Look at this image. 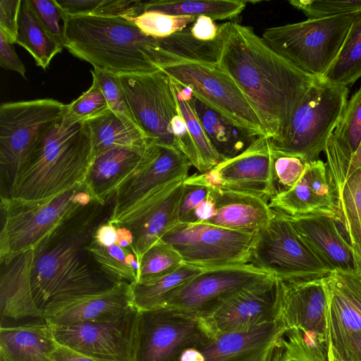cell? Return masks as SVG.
<instances>
[{
	"label": "cell",
	"mask_w": 361,
	"mask_h": 361,
	"mask_svg": "<svg viewBox=\"0 0 361 361\" xmlns=\"http://www.w3.org/2000/svg\"><path fill=\"white\" fill-rule=\"evenodd\" d=\"M268 224L256 233L249 264L277 280L322 279L331 272L298 234L287 215L273 209Z\"/></svg>",
	"instance_id": "10"
},
{
	"label": "cell",
	"mask_w": 361,
	"mask_h": 361,
	"mask_svg": "<svg viewBox=\"0 0 361 361\" xmlns=\"http://www.w3.org/2000/svg\"><path fill=\"white\" fill-rule=\"evenodd\" d=\"M215 205L214 216L206 224L233 231L257 233L266 226L274 211L267 201L240 192L210 188Z\"/></svg>",
	"instance_id": "25"
},
{
	"label": "cell",
	"mask_w": 361,
	"mask_h": 361,
	"mask_svg": "<svg viewBox=\"0 0 361 361\" xmlns=\"http://www.w3.org/2000/svg\"><path fill=\"white\" fill-rule=\"evenodd\" d=\"M157 39L160 48L172 56L185 60L217 63L221 42L219 32L216 38L210 42L197 39L187 28L167 37Z\"/></svg>",
	"instance_id": "37"
},
{
	"label": "cell",
	"mask_w": 361,
	"mask_h": 361,
	"mask_svg": "<svg viewBox=\"0 0 361 361\" xmlns=\"http://www.w3.org/2000/svg\"><path fill=\"white\" fill-rule=\"evenodd\" d=\"M57 347L45 320L42 323L1 326L0 361H54Z\"/></svg>",
	"instance_id": "28"
},
{
	"label": "cell",
	"mask_w": 361,
	"mask_h": 361,
	"mask_svg": "<svg viewBox=\"0 0 361 361\" xmlns=\"http://www.w3.org/2000/svg\"><path fill=\"white\" fill-rule=\"evenodd\" d=\"M215 214V205L211 194L194 210L190 223H205Z\"/></svg>",
	"instance_id": "59"
},
{
	"label": "cell",
	"mask_w": 361,
	"mask_h": 361,
	"mask_svg": "<svg viewBox=\"0 0 361 361\" xmlns=\"http://www.w3.org/2000/svg\"><path fill=\"white\" fill-rule=\"evenodd\" d=\"M279 302L280 282L271 277L239 293L204 320L216 333L247 331L278 321Z\"/></svg>",
	"instance_id": "21"
},
{
	"label": "cell",
	"mask_w": 361,
	"mask_h": 361,
	"mask_svg": "<svg viewBox=\"0 0 361 361\" xmlns=\"http://www.w3.org/2000/svg\"><path fill=\"white\" fill-rule=\"evenodd\" d=\"M171 81L178 111L187 125L199 153L202 166L200 173H204L223 160L210 143L193 109L191 102L192 91L171 80Z\"/></svg>",
	"instance_id": "36"
},
{
	"label": "cell",
	"mask_w": 361,
	"mask_h": 361,
	"mask_svg": "<svg viewBox=\"0 0 361 361\" xmlns=\"http://www.w3.org/2000/svg\"><path fill=\"white\" fill-rule=\"evenodd\" d=\"M109 109L104 94L92 82L91 87L66 105L64 116L75 122H86Z\"/></svg>",
	"instance_id": "43"
},
{
	"label": "cell",
	"mask_w": 361,
	"mask_h": 361,
	"mask_svg": "<svg viewBox=\"0 0 361 361\" xmlns=\"http://www.w3.org/2000/svg\"><path fill=\"white\" fill-rule=\"evenodd\" d=\"M204 269L183 264L166 275L130 283L133 306L139 311L166 307L171 295Z\"/></svg>",
	"instance_id": "30"
},
{
	"label": "cell",
	"mask_w": 361,
	"mask_h": 361,
	"mask_svg": "<svg viewBox=\"0 0 361 361\" xmlns=\"http://www.w3.org/2000/svg\"><path fill=\"white\" fill-rule=\"evenodd\" d=\"M209 329L204 319L174 307L139 311L133 361H171Z\"/></svg>",
	"instance_id": "16"
},
{
	"label": "cell",
	"mask_w": 361,
	"mask_h": 361,
	"mask_svg": "<svg viewBox=\"0 0 361 361\" xmlns=\"http://www.w3.org/2000/svg\"><path fill=\"white\" fill-rule=\"evenodd\" d=\"M130 283L122 281L103 293L82 298L45 319L49 325L116 320L133 310Z\"/></svg>",
	"instance_id": "27"
},
{
	"label": "cell",
	"mask_w": 361,
	"mask_h": 361,
	"mask_svg": "<svg viewBox=\"0 0 361 361\" xmlns=\"http://www.w3.org/2000/svg\"><path fill=\"white\" fill-rule=\"evenodd\" d=\"M268 204L271 209L290 216L327 213L338 218L326 164L319 159L308 162L296 185L273 196Z\"/></svg>",
	"instance_id": "23"
},
{
	"label": "cell",
	"mask_w": 361,
	"mask_h": 361,
	"mask_svg": "<svg viewBox=\"0 0 361 361\" xmlns=\"http://www.w3.org/2000/svg\"><path fill=\"white\" fill-rule=\"evenodd\" d=\"M37 18L49 35L64 47L66 16L55 0H28Z\"/></svg>",
	"instance_id": "46"
},
{
	"label": "cell",
	"mask_w": 361,
	"mask_h": 361,
	"mask_svg": "<svg viewBox=\"0 0 361 361\" xmlns=\"http://www.w3.org/2000/svg\"><path fill=\"white\" fill-rule=\"evenodd\" d=\"M184 264L180 254L170 245L159 240L142 255L135 282L149 281L178 269Z\"/></svg>",
	"instance_id": "39"
},
{
	"label": "cell",
	"mask_w": 361,
	"mask_h": 361,
	"mask_svg": "<svg viewBox=\"0 0 361 361\" xmlns=\"http://www.w3.org/2000/svg\"><path fill=\"white\" fill-rule=\"evenodd\" d=\"M273 161L270 138L261 135L240 154L204 173L188 176L185 182L248 193L269 202L275 195Z\"/></svg>",
	"instance_id": "17"
},
{
	"label": "cell",
	"mask_w": 361,
	"mask_h": 361,
	"mask_svg": "<svg viewBox=\"0 0 361 361\" xmlns=\"http://www.w3.org/2000/svg\"><path fill=\"white\" fill-rule=\"evenodd\" d=\"M93 158L87 122H75L63 115L31 154L8 198L44 200L82 184Z\"/></svg>",
	"instance_id": "4"
},
{
	"label": "cell",
	"mask_w": 361,
	"mask_h": 361,
	"mask_svg": "<svg viewBox=\"0 0 361 361\" xmlns=\"http://www.w3.org/2000/svg\"><path fill=\"white\" fill-rule=\"evenodd\" d=\"M171 126L176 147L188 157L192 166H195L201 173L202 166L198 151L187 125L179 111L173 118Z\"/></svg>",
	"instance_id": "49"
},
{
	"label": "cell",
	"mask_w": 361,
	"mask_h": 361,
	"mask_svg": "<svg viewBox=\"0 0 361 361\" xmlns=\"http://www.w3.org/2000/svg\"><path fill=\"white\" fill-rule=\"evenodd\" d=\"M65 37L71 54L116 75L156 72L167 57L157 38L123 18L66 16Z\"/></svg>",
	"instance_id": "3"
},
{
	"label": "cell",
	"mask_w": 361,
	"mask_h": 361,
	"mask_svg": "<svg viewBox=\"0 0 361 361\" xmlns=\"http://www.w3.org/2000/svg\"><path fill=\"white\" fill-rule=\"evenodd\" d=\"M267 361H312L299 345L281 331L269 348Z\"/></svg>",
	"instance_id": "50"
},
{
	"label": "cell",
	"mask_w": 361,
	"mask_h": 361,
	"mask_svg": "<svg viewBox=\"0 0 361 361\" xmlns=\"http://www.w3.org/2000/svg\"><path fill=\"white\" fill-rule=\"evenodd\" d=\"M66 110V104L54 99L1 104V197H9L14 183L31 154Z\"/></svg>",
	"instance_id": "6"
},
{
	"label": "cell",
	"mask_w": 361,
	"mask_h": 361,
	"mask_svg": "<svg viewBox=\"0 0 361 361\" xmlns=\"http://www.w3.org/2000/svg\"><path fill=\"white\" fill-rule=\"evenodd\" d=\"M328 277L361 314V276L336 271Z\"/></svg>",
	"instance_id": "52"
},
{
	"label": "cell",
	"mask_w": 361,
	"mask_h": 361,
	"mask_svg": "<svg viewBox=\"0 0 361 361\" xmlns=\"http://www.w3.org/2000/svg\"><path fill=\"white\" fill-rule=\"evenodd\" d=\"M195 18L171 16L157 11H145L131 22L145 35L155 38L167 37L186 28Z\"/></svg>",
	"instance_id": "42"
},
{
	"label": "cell",
	"mask_w": 361,
	"mask_h": 361,
	"mask_svg": "<svg viewBox=\"0 0 361 361\" xmlns=\"http://www.w3.org/2000/svg\"><path fill=\"white\" fill-rule=\"evenodd\" d=\"M191 102L210 143L223 161L242 153L257 137L204 104L192 92Z\"/></svg>",
	"instance_id": "29"
},
{
	"label": "cell",
	"mask_w": 361,
	"mask_h": 361,
	"mask_svg": "<svg viewBox=\"0 0 361 361\" xmlns=\"http://www.w3.org/2000/svg\"><path fill=\"white\" fill-rule=\"evenodd\" d=\"M272 153L273 184L276 195L289 190L296 185L308 162L298 157Z\"/></svg>",
	"instance_id": "45"
},
{
	"label": "cell",
	"mask_w": 361,
	"mask_h": 361,
	"mask_svg": "<svg viewBox=\"0 0 361 361\" xmlns=\"http://www.w3.org/2000/svg\"><path fill=\"white\" fill-rule=\"evenodd\" d=\"M360 77L361 11L357 13L337 56L320 80L330 85L347 87Z\"/></svg>",
	"instance_id": "34"
},
{
	"label": "cell",
	"mask_w": 361,
	"mask_h": 361,
	"mask_svg": "<svg viewBox=\"0 0 361 361\" xmlns=\"http://www.w3.org/2000/svg\"><path fill=\"white\" fill-rule=\"evenodd\" d=\"M159 68L172 81L189 88L197 98L233 123L257 137L266 135L240 89L217 63L185 60L169 54V61Z\"/></svg>",
	"instance_id": "9"
},
{
	"label": "cell",
	"mask_w": 361,
	"mask_h": 361,
	"mask_svg": "<svg viewBox=\"0 0 361 361\" xmlns=\"http://www.w3.org/2000/svg\"><path fill=\"white\" fill-rule=\"evenodd\" d=\"M333 188L342 231L361 256V166Z\"/></svg>",
	"instance_id": "32"
},
{
	"label": "cell",
	"mask_w": 361,
	"mask_h": 361,
	"mask_svg": "<svg viewBox=\"0 0 361 361\" xmlns=\"http://www.w3.org/2000/svg\"><path fill=\"white\" fill-rule=\"evenodd\" d=\"M332 135L346 159L358 149L361 143V87L347 102Z\"/></svg>",
	"instance_id": "38"
},
{
	"label": "cell",
	"mask_w": 361,
	"mask_h": 361,
	"mask_svg": "<svg viewBox=\"0 0 361 361\" xmlns=\"http://www.w3.org/2000/svg\"><path fill=\"white\" fill-rule=\"evenodd\" d=\"M16 43L25 49L35 59L36 65L44 71L63 48L42 27L28 0L22 1Z\"/></svg>",
	"instance_id": "33"
},
{
	"label": "cell",
	"mask_w": 361,
	"mask_h": 361,
	"mask_svg": "<svg viewBox=\"0 0 361 361\" xmlns=\"http://www.w3.org/2000/svg\"><path fill=\"white\" fill-rule=\"evenodd\" d=\"M245 1H149L145 11H157L171 16H186L195 18L205 16L213 20L233 19L245 9Z\"/></svg>",
	"instance_id": "35"
},
{
	"label": "cell",
	"mask_w": 361,
	"mask_h": 361,
	"mask_svg": "<svg viewBox=\"0 0 361 361\" xmlns=\"http://www.w3.org/2000/svg\"><path fill=\"white\" fill-rule=\"evenodd\" d=\"M86 122L94 156L116 147H144L149 140L138 128L127 125L110 109Z\"/></svg>",
	"instance_id": "31"
},
{
	"label": "cell",
	"mask_w": 361,
	"mask_h": 361,
	"mask_svg": "<svg viewBox=\"0 0 361 361\" xmlns=\"http://www.w3.org/2000/svg\"><path fill=\"white\" fill-rule=\"evenodd\" d=\"M190 30L197 39L210 42L216 38L219 25H216L210 18L200 16L195 19Z\"/></svg>",
	"instance_id": "57"
},
{
	"label": "cell",
	"mask_w": 361,
	"mask_h": 361,
	"mask_svg": "<svg viewBox=\"0 0 361 361\" xmlns=\"http://www.w3.org/2000/svg\"><path fill=\"white\" fill-rule=\"evenodd\" d=\"M21 0H0V33L15 44L18 30Z\"/></svg>",
	"instance_id": "53"
},
{
	"label": "cell",
	"mask_w": 361,
	"mask_h": 361,
	"mask_svg": "<svg viewBox=\"0 0 361 361\" xmlns=\"http://www.w3.org/2000/svg\"><path fill=\"white\" fill-rule=\"evenodd\" d=\"M326 166L332 186L341 183L355 169L361 166V143L357 152L346 159L341 154L331 134L324 149Z\"/></svg>",
	"instance_id": "47"
},
{
	"label": "cell",
	"mask_w": 361,
	"mask_h": 361,
	"mask_svg": "<svg viewBox=\"0 0 361 361\" xmlns=\"http://www.w3.org/2000/svg\"><path fill=\"white\" fill-rule=\"evenodd\" d=\"M357 13L269 27L262 37L299 70L320 79L337 56Z\"/></svg>",
	"instance_id": "8"
},
{
	"label": "cell",
	"mask_w": 361,
	"mask_h": 361,
	"mask_svg": "<svg viewBox=\"0 0 361 361\" xmlns=\"http://www.w3.org/2000/svg\"><path fill=\"white\" fill-rule=\"evenodd\" d=\"M283 330L279 320L243 332L209 329L181 348L171 361H267L270 347Z\"/></svg>",
	"instance_id": "19"
},
{
	"label": "cell",
	"mask_w": 361,
	"mask_h": 361,
	"mask_svg": "<svg viewBox=\"0 0 361 361\" xmlns=\"http://www.w3.org/2000/svg\"><path fill=\"white\" fill-rule=\"evenodd\" d=\"M210 188L184 181L179 204V222L190 223L194 210L209 196Z\"/></svg>",
	"instance_id": "51"
},
{
	"label": "cell",
	"mask_w": 361,
	"mask_h": 361,
	"mask_svg": "<svg viewBox=\"0 0 361 361\" xmlns=\"http://www.w3.org/2000/svg\"><path fill=\"white\" fill-rule=\"evenodd\" d=\"M279 282L278 320L284 330L308 351L328 350L329 293L324 279Z\"/></svg>",
	"instance_id": "12"
},
{
	"label": "cell",
	"mask_w": 361,
	"mask_h": 361,
	"mask_svg": "<svg viewBox=\"0 0 361 361\" xmlns=\"http://www.w3.org/2000/svg\"><path fill=\"white\" fill-rule=\"evenodd\" d=\"M347 87L317 79L295 109L280 140H271L274 153L295 156L307 162L319 159L348 102Z\"/></svg>",
	"instance_id": "7"
},
{
	"label": "cell",
	"mask_w": 361,
	"mask_h": 361,
	"mask_svg": "<svg viewBox=\"0 0 361 361\" xmlns=\"http://www.w3.org/2000/svg\"><path fill=\"white\" fill-rule=\"evenodd\" d=\"M118 78L141 132L157 145L176 148L171 121L178 110L170 78L161 70Z\"/></svg>",
	"instance_id": "14"
},
{
	"label": "cell",
	"mask_w": 361,
	"mask_h": 361,
	"mask_svg": "<svg viewBox=\"0 0 361 361\" xmlns=\"http://www.w3.org/2000/svg\"><path fill=\"white\" fill-rule=\"evenodd\" d=\"M329 361H346L343 360L339 355L336 353V352L334 350V348L329 345Z\"/></svg>",
	"instance_id": "62"
},
{
	"label": "cell",
	"mask_w": 361,
	"mask_h": 361,
	"mask_svg": "<svg viewBox=\"0 0 361 361\" xmlns=\"http://www.w3.org/2000/svg\"><path fill=\"white\" fill-rule=\"evenodd\" d=\"M66 16L92 15L103 0H55Z\"/></svg>",
	"instance_id": "56"
},
{
	"label": "cell",
	"mask_w": 361,
	"mask_h": 361,
	"mask_svg": "<svg viewBox=\"0 0 361 361\" xmlns=\"http://www.w3.org/2000/svg\"><path fill=\"white\" fill-rule=\"evenodd\" d=\"M257 233L206 223H178L161 238L185 264L202 269L249 264Z\"/></svg>",
	"instance_id": "11"
},
{
	"label": "cell",
	"mask_w": 361,
	"mask_h": 361,
	"mask_svg": "<svg viewBox=\"0 0 361 361\" xmlns=\"http://www.w3.org/2000/svg\"><path fill=\"white\" fill-rule=\"evenodd\" d=\"M145 4L142 1L103 0L92 16L132 21L145 12Z\"/></svg>",
	"instance_id": "48"
},
{
	"label": "cell",
	"mask_w": 361,
	"mask_h": 361,
	"mask_svg": "<svg viewBox=\"0 0 361 361\" xmlns=\"http://www.w3.org/2000/svg\"><path fill=\"white\" fill-rule=\"evenodd\" d=\"M54 361H99L92 359L58 344L54 353Z\"/></svg>",
	"instance_id": "60"
},
{
	"label": "cell",
	"mask_w": 361,
	"mask_h": 361,
	"mask_svg": "<svg viewBox=\"0 0 361 361\" xmlns=\"http://www.w3.org/2000/svg\"><path fill=\"white\" fill-rule=\"evenodd\" d=\"M186 178L157 189L113 223L131 231L133 242L129 249L139 262L154 243L179 223V204Z\"/></svg>",
	"instance_id": "20"
},
{
	"label": "cell",
	"mask_w": 361,
	"mask_h": 361,
	"mask_svg": "<svg viewBox=\"0 0 361 361\" xmlns=\"http://www.w3.org/2000/svg\"><path fill=\"white\" fill-rule=\"evenodd\" d=\"M91 73L92 82L102 90L109 109L127 125L138 128L127 102L118 75L97 69L92 70Z\"/></svg>",
	"instance_id": "41"
},
{
	"label": "cell",
	"mask_w": 361,
	"mask_h": 361,
	"mask_svg": "<svg viewBox=\"0 0 361 361\" xmlns=\"http://www.w3.org/2000/svg\"><path fill=\"white\" fill-rule=\"evenodd\" d=\"M141 147H116L94 156L85 183L93 200L105 204L142 160L149 143Z\"/></svg>",
	"instance_id": "26"
},
{
	"label": "cell",
	"mask_w": 361,
	"mask_h": 361,
	"mask_svg": "<svg viewBox=\"0 0 361 361\" xmlns=\"http://www.w3.org/2000/svg\"><path fill=\"white\" fill-rule=\"evenodd\" d=\"M116 240L115 244L123 248H129L133 242L131 231L124 226H116Z\"/></svg>",
	"instance_id": "61"
},
{
	"label": "cell",
	"mask_w": 361,
	"mask_h": 361,
	"mask_svg": "<svg viewBox=\"0 0 361 361\" xmlns=\"http://www.w3.org/2000/svg\"><path fill=\"white\" fill-rule=\"evenodd\" d=\"M11 42L0 33V65L6 70L18 73L25 78V68L18 56Z\"/></svg>",
	"instance_id": "55"
},
{
	"label": "cell",
	"mask_w": 361,
	"mask_h": 361,
	"mask_svg": "<svg viewBox=\"0 0 361 361\" xmlns=\"http://www.w3.org/2000/svg\"><path fill=\"white\" fill-rule=\"evenodd\" d=\"M329 345L344 360L361 361V331L329 338Z\"/></svg>",
	"instance_id": "54"
},
{
	"label": "cell",
	"mask_w": 361,
	"mask_h": 361,
	"mask_svg": "<svg viewBox=\"0 0 361 361\" xmlns=\"http://www.w3.org/2000/svg\"><path fill=\"white\" fill-rule=\"evenodd\" d=\"M87 250L101 271L115 281L130 283L136 281L135 271L126 262V256L130 251L129 248H123L116 244L102 247L92 240L87 246Z\"/></svg>",
	"instance_id": "40"
},
{
	"label": "cell",
	"mask_w": 361,
	"mask_h": 361,
	"mask_svg": "<svg viewBox=\"0 0 361 361\" xmlns=\"http://www.w3.org/2000/svg\"><path fill=\"white\" fill-rule=\"evenodd\" d=\"M191 166L188 157L178 149L149 140L140 164L118 188L109 221L113 224L161 187L188 178Z\"/></svg>",
	"instance_id": "18"
},
{
	"label": "cell",
	"mask_w": 361,
	"mask_h": 361,
	"mask_svg": "<svg viewBox=\"0 0 361 361\" xmlns=\"http://www.w3.org/2000/svg\"><path fill=\"white\" fill-rule=\"evenodd\" d=\"M33 250L0 259V310L4 319L42 318L31 289Z\"/></svg>",
	"instance_id": "24"
},
{
	"label": "cell",
	"mask_w": 361,
	"mask_h": 361,
	"mask_svg": "<svg viewBox=\"0 0 361 361\" xmlns=\"http://www.w3.org/2000/svg\"><path fill=\"white\" fill-rule=\"evenodd\" d=\"M114 202V199L105 204L92 200L33 250L31 289L43 319L119 283L101 271L87 250L96 228L109 220Z\"/></svg>",
	"instance_id": "1"
},
{
	"label": "cell",
	"mask_w": 361,
	"mask_h": 361,
	"mask_svg": "<svg viewBox=\"0 0 361 361\" xmlns=\"http://www.w3.org/2000/svg\"><path fill=\"white\" fill-rule=\"evenodd\" d=\"M286 215L300 237L331 272L339 271L361 276V256L343 234L337 216L327 213Z\"/></svg>",
	"instance_id": "22"
},
{
	"label": "cell",
	"mask_w": 361,
	"mask_h": 361,
	"mask_svg": "<svg viewBox=\"0 0 361 361\" xmlns=\"http://www.w3.org/2000/svg\"><path fill=\"white\" fill-rule=\"evenodd\" d=\"M139 310L110 322L49 325L56 343L99 361H133Z\"/></svg>",
	"instance_id": "15"
},
{
	"label": "cell",
	"mask_w": 361,
	"mask_h": 361,
	"mask_svg": "<svg viewBox=\"0 0 361 361\" xmlns=\"http://www.w3.org/2000/svg\"><path fill=\"white\" fill-rule=\"evenodd\" d=\"M116 226L107 221L100 224L95 230L93 240L102 247H109L116 240Z\"/></svg>",
	"instance_id": "58"
},
{
	"label": "cell",
	"mask_w": 361,
	"mask_h": 361,
	"mask_svg": "<svg viewBox=\"0 0 361 361\" xmlns=\"http://www.w3.org/2000/svg\"><path fill=\"white\" fill-rule=\"evenodd\" d=\"M218 66L240 89L266 136L280 140L297 106L319 79L299 70L254 32L235 22L219 25Z\"/></svg>",
	"instance_id": "2"
},
{
	"label": "cell",
	"mask_w": 361,
	"mask_h": 361,
	"mask_svg": "<svg viewBox=\"0 0 361 361\" xmlns=\"http://www.w3.org/2000/svg\"><path fill=\"white\" fill-rule=\"evenodd\" d=\"M92 200L85 183L44 200L1 197L0 259L34 250L59 225Z\"/></svg>",
	"instance_id": "5"
},
{
	"label": "cell",
	"mask_w": 361,
	"mask_h": 361,
	"mask_svg": "<svg viewBox=\"0 0 361 361\" xmlns=\"http://www.w3.org/2000/svg\"><path fill=\"white\" fill-rule=\"evenodd\" d=\"M295 8L307 19L323 18L361 11V0H292Z\"/></svg>",
	"instance_id": "44"
},
{
	"label": "cell",
	"mask_w": 361,
	"mask_h": 361,
	"mask_svg": "<svg viewBox=\"0 0 361 361\" xmlns=\"http://www.w3.org/2000/svg\"><path fill=\"white\" fill-rule=\"evenodd\" d=\"M271 277L250 264L204 269L177 290L166 306L204 319L239 293Z\"/></svg>",
	"instance_id": "13"
}]
</instances>
